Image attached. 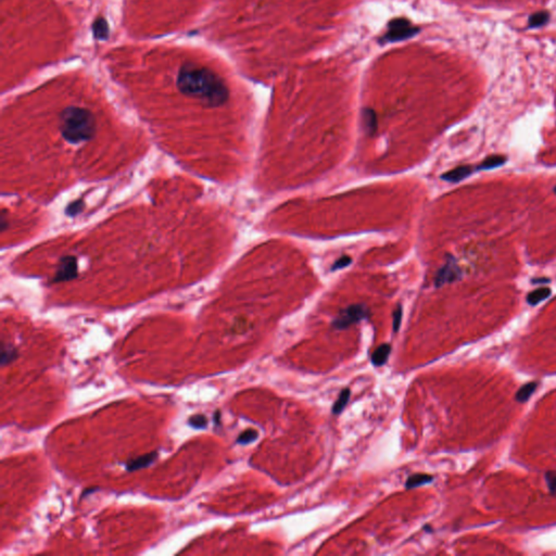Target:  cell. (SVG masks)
Here are the masks:
<instances>
[{"label":"cell","mask_w":556,"mask_h":556,"mask_svg":"<svg viewBox=\"0 0 556 556\" xmlns=\"http://www.w3.org/2000/svg\"><path fill=\"white\" fill-rule=\"evenodd\" d=\"M363 122H364V128L366 129L367 133L372 134L376 128V119L375 114L370 110H365L363 112Z\"/></svg>","instance_id":"9a60e30c"},{"label":"cell","mask_w":556,"mask_h":556,"mask_svg":"<svg viewBox=\"0 0 556 556\" xmlns=\"http://www.w3.org/2000/svg\"><path fill=\"white\" fill-rule=\"evenodd\" d=\"M418 31L419 29L413 27L408 20L394 19L389 23L388 31L384 35L383 41H385V43H394V41L408 39L415 36Z\"/></svg>","instance_id":"3957f363"},{"label":"cell","mask_w":556,"mask_h":556,"mask_svg":"<svg viewBox=\"0 0 556 556\" xmlns=\"http://www.w3.org/2000/svg\"><path fill=\"white\" fill-rule=\"evenodd\" d=\"M533 281H534V284H543L542 281H545V283H546V281H549V279H546V278H544V279H534Z\"/></svg>","instance_id":"7402d4cb"},{"label":"cell","mask_w":556,"mask_h":556,"mask_svg":"<svg viewBox=\"0 0 556 556\" xmlns=\"http://www.w3.org/2000/svg\"><path fill=\"white\" fill-rule=\"evenodd\" d=\"M434 477L430 476V475H427V474H415V475H412L408 478V480H406L405 483V488L406 489H413V488H417L419 486H422V485H426V484H429L433 481Z\"/></svg>","instance_id":"30bf717a"},{"label":"cell","mask_w":556,"mask_h":556,"mask_svg":"<svg viewBox=\"0 0 556 556\" xmlns=\"http://www.w3.org/2000/svg\"><path fill=\"white\" fill-rule=\"evenodd\" d=\"M256 438H258V431H255L254 429H247L237 438V443H240V444L251 443L254 441V440H256Z\"/></svg>","instance_id":"e0dca14e"},{"label":"cell","mask_w":556,"mask_h":556,"mask_svg":"<svg viewBox=\"0 0 556 556\" xmlns=\"http://www.w3.org/2000/svg\"><path fill=\"white\" fill-rule=\"evenodd\" d=\"M554 192H555V194H556V186H555V188H554Z\"/></svg>","instance_id":"603a6c76"},{"label":"cell","mask_w":556,"mask_h":556,"mask_svg":"<svg viewBox=\"0 0 556 556\" xmlns=\"http://www.w3.org/2000/svg\"><path fill=\"white\" fill-rule=\"evenodd\" d=\"M551 296V289L550 288H539L534 290L533 293H530L527 296V301L531 305H537L538 303L542 302L546 298Z\"/></svg>","instance_id":"8fae6325"},{"label":"cell","mask_w":556,"mask_h":556,"mask_svg":"<svg viewBox=\"0 0 556 556\" xmlns=\"http://www.w3.org/2000/svg\"><path fill=\"white\" fill-rule=\"evenodd\" d=\"M18 358V352L13 347L4 346L3 352H2V365H6L8 363H11Z\"/></svg>","instance_id":"2e32d148"},{"label":"cell","mask_w":556,"mask_h":556,"mask_svg":"<svg viewBox=\"0 0 556 556\" xmlns=\"http://www.w3.org/2000/svg\"><path fill=\"white\" fill-rule=\"evenodd\" d=\"M401 320H402V309H401V306L399 305L396 308V310L394 311V313H393V331H394V333H396V331L399 330L400 325H401Z\"/></svg>","instance_id":"d6986e66"},{"label":"cell","mask_w":556,"mask_h":556,"mask_svg":"<svg viewBox=\"0 0 556 556\" xmlns=\"http://www.w3.org/2000/svg\"><path fill=\"white\" fill-rule=\"evenodd\" d=\"M472 172H474V169L470 165H462V167L446 172L441 176V178L450 182H458L468 177Z\"/></svg>","instance_id":"8992f818"},{"label":"cell","mask_w":556,"mask_h":556,"mask_svg":"<svg viewBox=\"0 0 556 556\" xmlns=\"http://www.w3.org/2000/svg\"><path fill=\"white\" fill-rule=\"evenodd\" d=\"M206 418L204 415H195V416L190 417L189 424L194 428H204L206 426Z\"/></svg>","instance_id":"ac0fdd59"},{"label":"cell","mask_w":556,"mask_h":556,"mask_svg":"<svg viewBox=\"0 0 556 556\" xmlns=\"http://www.w3.org/2000/svg\"><path fill=\"white\" fill-rule=\"evenodd\" d=\"M549 20V13L545 11L537 12L529 18V28H539L542 27Z\"/></svg>","instance_id":"5bb4252c"},{"label":"cell","mask_w":556,"mask_h":556,"mask_svg":"<svg viewBox=\"0 0 556 556\" xmlns=\"http://www.w3.org/2000/svg\"><path fill=\"white\" fill-rule=\"evenodd\" d=\"M351 262H352V260H351V258H349V256H347V255H346V256H341V258L338 259V260L335 262L334 267H333V270H334V271H337V270H340V269H343V268L348 267V265H349Z\"/></svg>","instance_id":"ffe728a7"},{"label":"cell","mask_w":556,"mask_h":556,"mask_svg":"<svg viewBox=\"0 0 556 556\" xmlns=\"http://www.w3.org/2000/svg\"><path fill=\"white\" fill-rule=\"evenodd\" d=\"M460 274H461V271L458 265H456V263L454 262V260L447 261L444 264V267H442V269L440 270L437 274L436 285L442 286L446 283H452V281L456 280L460 277Z\"/></svg>","instance_id":"5b68a950"},{"label":"cell","mask_w":556,"mask_h":556,"mask_svg":"<svg viewBox=\"0 0 556 556\" xmlns=\"http://www.w3.org/2000/svg\"><path fill=\"white\" fill-rule=\"evenodd\" d=\"M176 84L182 94L198 99L209 107H218L228 99L224 81L213 71L187 63L178 72Z\"/></svg>","instance_id":"6da1fadb"},{"label":"cell","mask_w":556,"mask_h":556,"mask_svg":"<svg viewBox=\"0 0 556 556\" xmlns=\"http://www.w3.org/2000/svg\"><path fill=\"white\" fill-rule=\"evenodd\" d=\"M156 458H157V453L156 452L145 454L143 456H138V458L129 460L127 462L126 469L129 470V471H134V470H137V469H142V468L148 467V466L151 465V464L155 461Z\"/></svg>","instance_id":"52a82bcc"},{"label":"cell","mask_w":556,"mask_h":556,"mask_svg":"<svg viewBox=\"0 0 556 556\" xmlns=\"http://www.w3.org/2000/svg\"><path fill=\"white\" fill-rule=\"evenodd\" d=\"M61 133L71 143H80L93 137L96 122L94 115L87 109L70 107L61 113Z\"/></svg>","instance_id":"7a4b0ae2"},{"label":"cell","mask_w":556,"mask_h":556,"mask_svg":"<svg viewBox=\"0 0 556 556\" xmlns=\"http://www.w3.org/2000/svg\"><path fill=\"white\" fill-rule=\"evenodd\" d=\"M350 395H351V391L349 389H345L341 391V393H340L338 400L335 402L334 406H333V413L334 414H340L341 413L346 405L348 404V402H349V399H350Z\"/></svg>","instance_id":"4fadbf2b"},{"label":"cell","mask_w":556,"mask_h":556,"mask_svg":"<svg viewBox=\"0 0 556 556\" xmlns=\"http://www.w3.org/2000/svg\"><path fill=\"white\" fill-rule=\"evenodd\" d=\"M546 481H547V485H549L550 490L552 492H556V474H547Z\"/></svg>","instance_id":"44dd1931"},{"label":"cell","mask_w":556,"mask_h":556,"mask_svg":"<svg viewBox=\"0 0 556 556\" xmlns=\"http://www.w3.org/2000/svg\"><path fill=\"white\" fill-rule=\"evenodd\" d=\"M538 387V384L536 383V381H534V383H528L526 385L522 386L518 391L516 393V400L518 402H526L528 401L529 398L534 394V392L536 391V389Z\"/></svg>","instance_id":"7c38bea8"},{"label":"cell","mask_w":556,"mask_h":556,"mask_svg":"<svg viewBox=\"0 0 556 556\" xmlns=\"http://www.w3.org/2000/svg\"><path fill=\"white\" fill-rule=\"evenodd\" d=\"M391 352V346L388 343L380 345L377 349L373 352L370 356V362L375 366H383V365L388 361L389 354Z\"/></svg>","instance_id":"ba28073f"},{"label":"cell","mask_w":556,"mask_h":556,"mask_svg":"<svg viewBox=\"0 0 556 556\" xmlns=\"http://www.w3.org/2000/svg\"><path fill=\"white\" fill-rule=\"evenodd\" d=\"M505 160L506 157L504 155H500V154L490 155L486 157V159L478 165L477 170H492L495 168H499L502 164L505 163Z\"/></svg>","instance_id":"9c48e42d"},{"label":"cell","mask_w":556,"mask_h":556,"mask_svg":"<svg viewBox=\"0 0 556 556\" xmlns=\"http://www.w3.org/2000/svg\"><path fill=\"white\" fill-rule=\"evenodd\" d=\"M368 316V310L362 304H354L348 306L342 310L334 321V327L336 329H346L350 327L352 324L358 323Z\"/></svg>","instance_id":"277c9868"}]
</instances>
